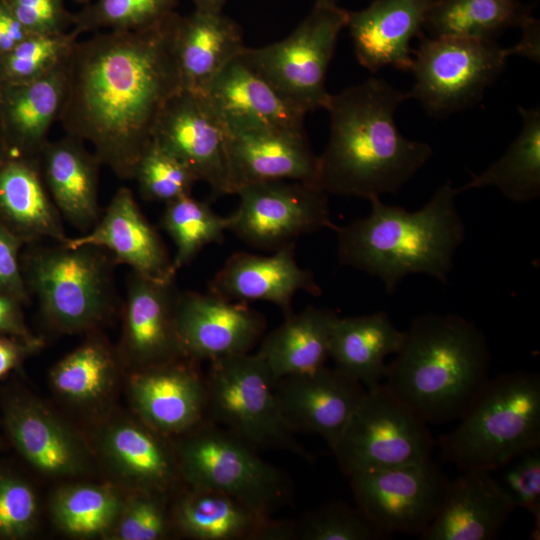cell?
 Instances as JSON below:
<instances>
[{"label":"cell","instance_id":"obj_33","mask_svg":"<svg viewBox=\"0 0 540 540\" xmlns=\"http://www.w3.org/2000/svg\"><path fill=\"white\" fill-rule=\"evenodd\" d=\"M7 427L20 452L39 470L65 475L80 467V452L72 436L36 406L18 404L10 407Z\"/></svg>","mask_w":540,"mask_h":540},{"label":"cell","instance_id":"obj_43","mask_svg":"<svg viewBox=\"0 0 540 540\" xmlns=\"http://www.w3.org/2000/svg\"><path fill=\"white\" fill-rule=\"evenodd\" d=\"M495 478L514 507L529 511L534 518L533 539L540 536V447L526 450L501 468Z\"/></svg>","mask_w":540,"mask_h":540},{"label":"cell","instance_id":"obj_3","mask_svg":"<svg viewBox=\"0 0 540 540\" xmlns=\"http://www.w3.org/2000/svg\"><path fill=\"white\" fill-rule=\"evenodd\" d=\"M457 188L446 182L419 210L369 199L368 216L334 225L342 266L377 277L388 294L410 274H426L447 283L466 228L456 206Z\"/></svg>","mask_w":540,"mask_h":540},{"label":"cell","instance_id":"obj_31","mask_svg":"<svg viewBox=\"0 0 540 540\" xmlns=\"http://www.w3.org/2000/svg\"><path fill=\"white\" fill-rule=\"evenodd\" d=\"M337 317L329 309L308 306L286 316L284 323L263 338L256 353L268 366L274 382L325 365Z\"/></svg>","mask_w":540,"mask_h":540},{"label":"cell","instance_id":"obj_8","mask_svg":"<svg viewBox=\"0 0 540 540\" xmlns=\"http://www.w3.org/2000/svg\"><path fill=\"white\" fill-rule=\"evenodd\" d=\"M208 422L258 448L288 451L311 459L280 414L272 374L257 353L210 362L205 376Z\"/></svg>","mask_w":540,"mask_h":540},{"label":"cell","instance_id":"obj_28","mask_svg":"<svg viewBox=\"0 0 540 540\" xmlns=\"http://www.w3.org/2000/svg\"><path fill=\"white\" fill-rule=\"evenodd\" d=\"M46 188L60 215L80 230L94 226L99 217L100 162L84 142L67 135L48 141L39 155Z\"/></svg>","mask_w":540,"mask_h":540},{"label":"cell","instance_id":"obj_24","mask_svg":"<svg viewBox=\"0 0 540 540\" xmlns=\"http://www.w3.org/2000/svg\"><path fill=\"white\" fill-rule=\"evenodd\" d=\"M174 510L177 528L196 540H292L295 522L264 515L219 491L189 485Z\"/></svg>","mask_w":540,"mask_h":540},{"label":"cell","instance_id":"obj_17","mask_svg":"<svg viewBox=\"0 0 540 540\" xmlns=\"http://www.w3.org/2000/svg\"><path fill=\"white\" fill-rule=\"evenodd\" d=\"M227 156L232 194L246 185L268 181L317 185L318 156L303 129L227 130Z\"/></svg>","mask_w":540,"mask_h":540},{"label":"cell","instance_id":"obj_9","mask_svg":"<svg viewBox=\"0 0 540 540\" xmlns=\"http://www.w3.org/2000/svg\"><path fill=\"white\" fill-rule=\"evenodd\" d=\"M348 11L316 2L309 15L285 39L260 48L245 47L243 59L283 98L305 114L326 108L325 80Z\"/></svg>","mask_w":540,"mask_h":540},{"label":"cell","instance_id":"obj_14","mask_svg":"<svg viewBox=\"0 0 540 540\" xmlns=\"http://www.w3.org/2000/svg\"><path fill=\"white\" fill-rule=\"evenodd\" d=\"M152 141L181 162L214 195L231 193L227 129L206 94L182 88L167 103Z\"/></svg>","mask_w":540,"mask_h":540},{"label":"cell","instance_id":"obj_34","mask_svg":"<svg viewBox=\"0 0 540 540\" xmlns=\"http://www.w3.org/2000/svg\"><path fill=\"white\" fill-rule=\"evenodd\" d=\"M531 17L519 0H436L423 28L432 37L495 41L506 28Z\"/></svg>","mask_w":540,"mask_h":540},{"label":"cell","instance_id":"obj_19","mask_svg":"<svg viewBox=\"0 0 540 540\" xmlns=\"http://www.w3.org/2000/svg\"><path fill=\"white\" fill-rule=\"evenodd\" d=\"M181 360L144 367L132 383L140 415L165 435L182 436L208 422L205 376Z\"/></svg>","mask_w":540,"mask_h":540},{"label":"cell","instance_id":"obj_42","mask_svg":"<svg viewBox=\"0 0 540 540\" xmlns=\"http://www.w3.org/2000/svg\"><path fill=\"white\" fill-rule=\"evenodd\" d=\"M133 179L144 199L165 204L191 195L196 182L181 162L153 141L138 161Z\"/></svg>","mask_w":540,"mask_h":540},{"label":"cell","instance_id":"obj_18","mask_svg":"<svg viewBox=\"0 0 540 540\" xmlns=\"http://www.w3.org/2000/svg\"><path fill=\"white\" fill-rule=\"evenodd\" d=\"M67 247L94 246L106 250L115 263L159 281H173L172 260L159 234L141 212L132 191L121 187L90 231L67 238Z\"/></svg>","mask_w":540,"mask_h":540},{"label":"cell","instance_id":"obj_10","mask_svg":"<svg viewBox=\"0 0 540 540\" xmlns=\"http://www.w3.org/2000/svg\"><path fill=\"white\" fill-rule=\"evenodd\" d=\"M435 445L427 423L381 383L366 391L332 452L349 477L428 460Z\"/></svg>","mask_w":540,"mask_h":540},{"label":"cell","instance_id":"obj_32","mask_svg":"<svg viewBox=\"0 0 540 540\" xmlns=\"http://www.w3.org/2000/svg\"><path fill=\"white\" fill-rule=\"evenodd\" d=\"M522 128L505 154L479 175L457 188L458 193L470 189L496 187L502 195L516 203H525L540 194V109L518 108Z\"/></svg>","mask_w":540,"mask_h":540},{"label":"cell","instance_id":"obj_21","mask_svg":"<svg viewBox=\"0 0 540 540\" xmlns=\"http://www.w3.org/2000/svg\"><path fill=\"white\" fill-rule=\"evenodd\" d=\"M449 480L442 503L422 540H491L498 537L515 507L492 472L464 470Z\"/></svg>","mask_w":540,"mask_h":540},{"label":"cell","instance_id":"obj_13","mask_svg":"<svg viewBox=\"0 0 540 540\" xmlns=\"http://www.w3.org/2000/svg\"><path fill=\"white\" fill-rule=\"evenodd\" d=\"M349 479L357 507L389 537H419L434 519L449 482L432 458Z\"/></svg>","mask_w":540,"mask_h":540},{"label":"cell","instance_id":"obj_20","mask_svg":"<svg viewBox=\"0 0 540 540\" xmlns=\"http://www.w3.org/2000/svg\"><path fill=\"white\" fill-rule=\"evenodd\" d=\"M209 291L232 301L273 303L285 316L292 314L291 304L298 292L321 295L313 273L298 265L295 243L280 247L269 256L234 253L209 283Z\"/></svg>","mask_w":540,"mask_h":540},{"label":"cell","instance_id":"obj_6","mask_svg":"<svg viewBox=\"0 0 540 540\" xmlns=\"http://www.w3.org/2000/svg\"><path fill=\"white\" fill-rule=\"evenodd\" d=\"M113 257L94 246L32 248L22 259L28 292L47 320L62 331L92 328L113 310Z\"/></svg>","mask_w":540,"mask_h":540},{"label":"cell","instance_id":"obj_46","mask_svg":"<svg viewBox=\"0 0 540 540\" xmlns=\"http://www.w3.org/2000/svg\"><path fill=\"white\" fill-rule=\"evenodd\" d=\"M36 500L31 489L15 479L0 478V535L20 537L32 527Z\"/></svg>","mask_w":540,"mask_h":540},{"label":"cell","instance_id":"obj_50","mask_svg":"<svg viewBox=\"0 0 540 540\" xmlns=\"http://www.w3.org/2000/svg\"><path fill=\"white\" fill-rule=\"evenodd\" d=\"M522 35L520 41L513 46L517 55L539 61L540 58V28L539 21L529 17L522 25Z\"/></svg>","mask_w":540,"mask_h":540},{"label":"cell","instance_id":"obj_36","mask_svg":"<svg viewBox=\"0 0 540 540\" xmlns=\"http://www.w3.org/2000/svg\"><path fill=\"white\" fill-rule=\"evenodd\" d=\"M162 227L176 246L174 270L187 265L207 245L221 243L228 231V218L212 210L206 202L183 196L169 203L161 220Z\"/></svg>","mask_w":540,"mask_h":540},{"label":"cell","instance_id":"obj_45","mask_svg":"<svg viewBox=\"0 0 540 540\" xmlns=\"http://www.w3.org/2000/svg\"><path fill=\"white\" fill-rule=\"evenodd\" d=\"M29 34L53 35L73 26L64 0H2Z\"/></svg>","mask_w":540,"mask_h":540},{"label":"cell","instance_id":"obj_47","mask_svg":"<svg viewBox=\"0 0 540 540\" xmlns=\"http://www.w3.org/2000/svg\"><path fill=\"white\" fill-rule=\"evenodd\" d=\"M24 241L0 220V293L24 302L28 298L20 249Z\"/></svg>","mask_w":540,"mask_h":540},{"label":"cell","instance_id":"obj_2","mask_svg":"<svg viewBox=\"0 0 540 540\" xmlns=\"http://www.w3.org/2000/svg\"><path fill=\"white\" fill-rule=\"evenodd\" d=\"M409 98L378 78L330 95V136L318 156L317 185L327 194L368 200L397 193L433 154L397 128L395 112Z\"/></svg>","mask_w":540,"mask_h":540},{"label":"cell","instance_id":"obj_11","mask_svg":"<svg viewBox=\"0 0 540 540\" xmlns=\"http://www.w3.org/2000/svg\"><path fill=\"white\" fill-rule=\"evenodd\" d=\"M511 55L513 47L495 41L423 36L413 50L410 97L435 116L463 109L480 99Z\"/></svg>","mask_w":540,"mask_h":540},{"label":"cell","instance_id":"obj_1","mask_svg":"<svg viewBox=\"0 0 540 540\" xmlns=\"http://www.w3.org/2000/svg\"><path fill=\"white\" fill-rule=\"evenodd\" d=\"M178 13L137 31H99L77 40L66 59L58 121L88 142L121 179H133L157 121L182 89L175 54Z\"/></svg>","mask_w":540,"mask_h":540},{"label":"cell","instance_id":"obj_41","mask_svg":"<svg viewBox=\"0 0 540 540\" xmlns=\"http://www.w3.org/2000/svg\"><path fill=\"white\" fill-rule=\"evenodd\" d=\"M118 507L117 498L109 490L79 486L65 490L57 497L54 513L67 532L90 535L110 525Z\"/></svg>","mask_w":540,"mask_h":540},{"label":"cell","instance_id":"obj_35","mask_svg":"<svg viewBox=\"0 0 540 540\" xmlns=\"http://www.w3.org/2000/svg\"><path fill=\"white\" fill-rule=\"evenodd\" d=\"M109 448L126 473L145 489L166 493L182 476L176 452L172 454L159 437L142 427L115 428L109 437Z\"/></svg>","mask_w":540,"mask_h":540},{"label":"cell","instance_id":"obj_40","mask_svg":"<svg viewBox=\"0 0 540 540\" xmlns=\"http://www.w3.org/2000/svg\"><path fill=\"white\" fill-rule=\"evenodd\" d=\"M299 540H384L382 532L357 506L333 501L306 512L295 522Z\"/></svg>","mask_w":540,"mask_h":540},{"label":"cell","instance_id":"obj_25","mask_svg":"<svg viewBox=\"0 0 540 540\" xmlns=\"http://www.w3.org/2000/svg\"><path fill=\"white\" fill-rule=\"evenodd\" d=\"M206 95L227 130L303 129L305 113L283 98L241 54L225 66Z\"/></svg>","mask_w":540,"mask_h":540},{"label":"cell","instance_id":"obj_12","mask_svg":"<svg viewBox=\"0 0 540 540\" xmlns=\"http://www.w3.org/2000/svg\"><path fill=\"white\" fill-rule=\"evenodd\" d=\"M228 218V230L252 247L277 250L306 234L333 229L327 193L291 180L246 185Z\"/></svg>","mask_w":540,"mask_h":540},{"label":"cell","instance_id":"obj_51","mask_svg":"<svg viewBox=\"0 0 540 540\" xmlns=\"http://www.w3.org/2000/svg\"><path fill=\"white\" fill-rule=\"evenodd\" d=\"M195 9L210 12H222L226 0H192Z\"/></svg>","mask_w":540,"mask_h":540},{"label":"cell","instance_id":"obj_37","mask_svg":"<svg viewBox=\"0 0 540 540\" xmlns=\"http://www.w3.org/2000/svg\"><path fill=\"white\" fill-rule=\"evenodd\" d=\"M177 4L178 0H92L73 14V28L81 34L142 30L169 18Z\"/></svg>","mask_w":540,"mask_h":540},{"label":"cell","instance_id":"obj_48","mask_svg":"<svg viewBox=\"0 0 540 540\" xmlns=\"http://www.w3.org/2000/svg\"><path fill=\"white\" fill-rule=\"evenodd\" d=\"M19 299L0 293V334L33 340L25 326Z\"/></svg>","mask_w":540,"mask_h":540},{"label":"cell","instance_id":"obj_15","mask_svg":"<svg viewBox=\"0 0 540 540\" xmlns=\"http://www.w3.org/2000/svg\"><path fill=\"white\" fill-rule=\"evenodd\" d=\"M178 336L188 358L209 362L249 353L266 328L264 316L245 302L185 291L176 300Z\"/></svg>","mask_w":540,"mask_h":540},{"label":"cell","instance_id":"obj_39","mask_svg":"<svg viewBox=\"0 0 540 540\" xmlns=\"http://www.w3.org/2000/svg\"><path fill=\"white\" fill-rule=\"evenodd\" d=\"M113 368L110 351L99 341H89L56 365L52 381L61 394L75 400H89L104 391Z\"/></svg>","mask_w":540,"mask_h":540},{"label":"cell","instance_id":"obj_29","mask_svg":"<svg viewBox=\"0 0 540 540\" xmlns=\"http://www.w3.org/2000/svg\"><path fill=\"white\" fill-rule=\"evenodd\" d=\"M245 46L239 26L222 12L197 10L180 17L175 54L182 88L206 94Z\"/></svg>","mask_w":540,"mask_h":540},{"label":"cell","instance_id":"obj_23","mask_svg":"<svg viewBox=\"0 0 540 540\" xmlns=\"http://www.w3.org/2000/svg\"><path fill=\"white\" fill-rule=\"evenodd\" d=\"M177 295L174 280L129 275L124 341L129 357L143 368L187 357L176 326Z\"/></svg>","mask_w":540,"mask_h":540},{"label":"cell","instance_id":"obj_27","mask_svg":"<svg viewBox=\"0 0 540 540\" xmlns=\"http://www.w3.org/2000/svg\"><path fill=\"white\" fill-rule=\"evenodd\" d=\"M0 220L25 244L64 243L61 215L44 183L39 157L0 149Z\"/></svg>","mask_w":540,"mask_h":540},{"label":"cell","instance_id":"obj_5","mask_svg":"<svg viewBox=\"0 0 540 540\" xmlns=\"http://www.w3.org/2000/svg\"><path fill=\"white\" fill-rule=\"evenodd\" d=\"M444 462L494 472L540 447V377L515 370L489 379L451 432L439 439Z\"/></svg>","mask_w":540,"mask_h":540},{"label":"cell","instance_id":"obj_26","mask_svg":"<svg viewBox=\"0 0 540 540\" xmlns=\"http://www.w3.org/2000/svg\"><path fill=\"white\" fill-rule=\"evenodd\" d=\"M66 59L33 81L0 85L1 150L39 157L64 102Z\"/></svg>","mask_w":540,"mask_h":540},{"label":"cell","instance_id":"obj_7","mask_svg":"<svg viewBox=\"0 0 540 540\" xmlns=\"http://www.w3.org/2000/svg\"><path fill=\"white\" fill-rule=\"evenodd\" d=\"M182 436L176 456L189 485L222 492L267 516L291 501L286 474L231 431L207 422Z\"/></svg>","mask_w":540,"mask_h":540},{"label":"cell","instance_id":"obj_52","mask_svg":"<svg viewBox=\"0 0 540 540\" xmlns=\"http://www.w3.org/2000/svg\"><path fill=\"white\" fill-rule=\"evenodd\" d=\"M337 0H316L319 3L336 4Z\"/></svg>","mask_w":540,"mask_h":540},{"label":"cell","instance_id":"obj_16","mask_svg":"<svg viewBox=\"0 0 540 540\" xmlns=\"http://www.w3.org/2000/svg\"><path fill=\"white\" fill-rule=\"evenodd\" d=\"M366 388L337 368L285 376L274 384L280 414L294 432L321 436L332 450Z\"/></svg>","mask_w":540,"mask_h":540},{"label":"cell","instance_id":"obj_53","mask_svg":"<svg viewBox=\"0 0 540 540\" xmlns=\"http://www.w3.org/2000/svg\"><path fill=\"white\" fill-rule=\"evenodd\" d=\"M74 1H77V2L83 3V4H87V3L91 2L92 0H74Z\"/></svg>","mask_w":540,"mask_h":540},{"label":"cell","instance_id":"obj_49","mask_svg":"<svg viewBox=\"0 0 540 540\" xmlns=\"http://www.w3.org/2000/svg\"><path fill=\"white\" fill-rule=\"evenodd\" d=\"M37 339L0 337V377L16 366L22 358L40 346Z\"/></svg>","mask_w":540,"mask_h":540},{"label":"cell","instance_id":"obj_22","mask_svg":"<svg viewBox=\"0 0 540 540\" xmlns=\"http://www.w3.org/2000/svg\"><path fill=\"white\" fill-rule=\"evenodd\" d=\"M436 0H375L348 12L349 28L359 63L376 72L384 67L408 71L413 62L412 39L419 35Z\"/></svg>","mask_w":540,"mask_h":540},{"label":"cell","instance_id":"obj_38","mask_svg":"<svg viewBox=\"0 0 540 540\" xmlns=\"http://www.w3.org/2000/svg\"><path fill=\"white\" fill-rule=\"evenodd\" d=\"M81 33L73 28L60 34H30L0 54V85L38 79L63 62Z\"/></svg>","mask_w":540,"mask_h":540},{"label":"cell","instance_id":"obj_30","mask_svg":"<svg viewBox=\"0 0 540 540\" xmlns=\"http://www.w3.org/2000/svg\"><path fill=\"white\" fill-rule=\"evenodd\" d=\"M404 339L385 312L337 317L333 323L329 358L335 368L371 390L385 378V359L396 354Z\"/></svg>","mask_w":540,"mask_h":540},{"label":"cell","instance_id":"obj_4","mask_svg":"<svg viewBox=\"0 0 540 540\" xmlns=\"http://www.w3.org/2000/svg\"><path fill=\"white\" fill-rule=\"evenodd\" d=\"M487 338L456 314L416 317L387 365V388L426 423L459 420L488 382Z\"/></svg>","mask_w":540,"mask_h":540},{"label":"cell","instance_id":"obj_44","mask_svg":"<svg viewBox=\"0 0 540 540\" xmlns=\"http://www.w3.org/2000/svg\"><path fill=\"white\" fill-rule=\"evenodd\" d=\"M164 492L147 490L131 502L119 526L124 540H158L169 531L168 517L161 495Z\"/></svg>","mask_w":540,"mask_h":540}]
</instances>
